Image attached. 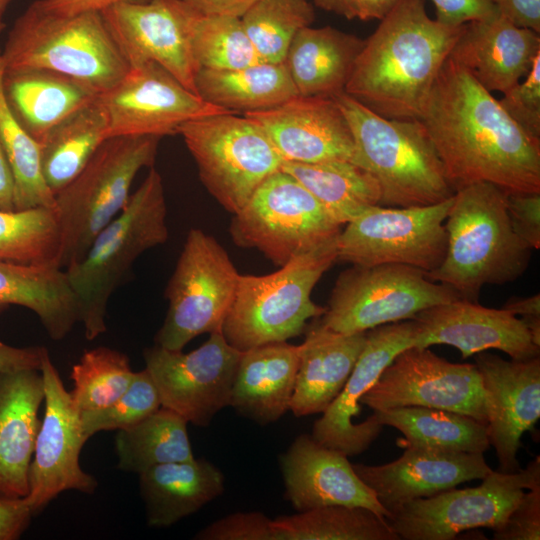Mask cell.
Returning <instances> with one entry per match:
<instances>
[{
    "label": "cell",
    "instance_id": "obj_1",
    "mask_svg": "<svg viewBox=\"0 0 540 540\" xmlns=\"http://www.w3.org/2000/svg\"><path fill=\"white\" fill-rule=\"evenodd\" d=\"M417 120L454 191L486 182L506 193L540 192V141L450 56Z\"/></svg>",
    "mask_w": 540,
    "mask_h": 540
},
{
    "label": "cell",
    "instance_id": "obj_2",
    "mask_svg": "<svg viewBox=\"0 0 540 540\" xmlns=\"http://www.w3.org/2000/svg\"><path fill=\"white\" fill-rule=\"evenodd\" d=\"M356 58L344 92L390 119H418L465 25L429 17L425 0H399Z\"/></svg>",
    "mask_w": 540,
    "mask_h": 540
},
{
    "label": "cell",
    "instance_id": "obj_3",
    "mask_svg": "<svg viewBox=\"0 0 540 540\" xmlns=\"http://www.w3.org/2000/svg\"><path fill=\"white\" fill-rule=\"evenodd\" d=\"M445 228L444 259L426 274L464 300L477 302L485 285L513 282L529 266L532 249L512 227L506 192L493 184L475 183L455 191Z\"/></svg>",
    "mask_w": 540,
    "mask_h": 540
},
{
    "label": "cell",
    "instance_id": "obj_4",
    "mask_svg": "<svg viewBox=\"0 0 540 540\" xmlns=\"http://www.w3.org/2000/svg\"><path fill=\"white\" fill-rule=\"evenodd\" d=\"M350 127L355 164L379 184V205L427 206L455 193L424 126L417 119L385 118L340 92L331 96Z\"/></svg>",
    "mask_w": 540,
    "mask_h": 540
},
{
    "label": "cell",
    "instance_id": "obj_5",
    "mask_svg": "<svg viewBox=\"0 0 540 540\" xmlns=\"http://www.w3.org/2000/svg\"><path fill=\"white\" fill-rule=\"evenodd\" d=\"M166 218L162 178L151 167L122 211L94 237L83 258L64 269L88 340L106 331L110 297L136 259L167 241Z\"/></svg>",
    "mask_w": 540,
    "mask_h": 540
},
{
    "label": "cell",
    "instance_id": "obj_6",
    "mask_svg": "<svg viewBox=\"0 0 540 540\" xmlns=\"http://www.w3.org/2000/svg\"><path fill=\"white\" fill-rule=\"evenodd\" d=\"M1 56L5 70L48 69L80 80L101 94L129 70L101 12L63 16L35 2L14 22Z\"/></svg>",
    "mask_w": 540,
    "mask_h": 540
},
{
    "label": "cell",
    "instance_id": "obj_7",
    "mask_svg": "<svg viewBox=\"0 0 540 540\" xmlns=\"http://www.w3.org/2000/svg\"><path fill=\"white\" fill-rule=\"evenodd\" d=\"M336 243L297 256L273 273L240 275L221 329L226 341L244 352L297 337L309 319L321 317L325 308L312 301L311 293L337 261Z\"/></svg>",
    "mask_w": 540,
    "mask_h": 540
},
{
    "label": "cell",
    "instance_id": "obj_8",
    "mask_svg": "<svg viewBox=\"0 0 540 540\" xmlns=\"http://www.w3.org/2000/svg\"><path fill=\"white\" fill-rule=\"evenodd\" d=\"M159 140L157 136L109 137L55 194L61 269L79 262L94 237L122 211L137 173L152 167Z\"/></svg>",
    "mask_w": 540,
    "mask_h": 540
},
{
    "label": "cell",
    "instance_id": "obj_9",
    "mask_svg": "<svg viewBox=\"0 0 540 540\" xmlns=\"http://www.w3.org/2000/svg\"><path fill=\"white\" fill-rule=\"evenodd\" d=\"M229 232L237 246L255 248L281 267L335 241L341 225L301 183L280 169L233 214Z\"/></svg>",
    "mask_w": 540,
    "mask_h": 540
},
{
    "label": "cell",
    "instance_id": "obj_10",
    "mask_svg": "<svg viewBox=\"0 0 540 540\" xmlns=\"http://www.w3.org/2000/svg\"><path fill=\"white\" fill-rule=\"evenodd\" d=\"M237 113L195 119L178 128L209 193L231 214L281 169V158L265 131Z\"/></svg>",
    "mask_w": 540,
    "mask_h": 540
},
{
    "label": "cell",
    "instance_id": "obj_11",
    "mask_svg": "<svg viewBox=\"0 0 540 540\" xmlns=\"http://www.w3.org/2000/svg\"><path fill=\"white\" fill-rule=\"evenodd\" d=\"M462 299L425 271L401 264L352 265L337 277L319 322L343 334L412 320L429 307Z\"/></svg>",
    "mask_w": 540,
    "mask_h": 540
},
{
    "label": "cell",
    "instance_id": "obj_12",
    "mask_svg": "<svg viewBox=\"0 0 540 540\" xmlns=\"http://www.w3.org/2000/svg\"><path fill=\"white\" fill-rule=\"evenodd\" d=\"M240 275L214 237L191 229L165 290L169 306L155 344L182 350L201 334L221 332Z\"/></svg>",
    "mask_w": 540,
    "mask_h": 540
},
{
    "label": "cell",
    "instance_id": "obj_13",
    "mask_svg": "<svg viewBox=\"0 0 540 540\" xmlns=\"http://www.w3.org/2000/svg\"><path fill=\"white\" fill-rule=\"evenodd\" d=\"M538 484L539 456L516 472L492 470L476 487H455L407 502L390 511L385 519L399 539L404 540H452L466 530H496L504 524L524 490Z\"/></svg>",
    "mask_w": 540,
    "mask_h": 540
},
{
    "label": "cell",
    "instance_id": "obj_14",
    "mask_svg": "<svg viewBox=\"0 0 540 540\" xmlns=\"http://www.w3.org/2000/svg\"><path fill=\"white\" fill-rule=\"evenodd\" d=\"M453 196L427 206L375 205L346 224L337 238V261L352 265L401 264L426 273L443 261L445 219Z\"/></svg>",
    "mask_w": 540,
    "mask_h": 540
},
{
    "label": "cell",
    "instance_id": "obj_15",
    "mask_svg": "<svg viewBox=\"0 0 540 540\" xmlns=\"http://www.w3.org/2000/svg\"><path fill=\"white\" fill-rule=\"evenodd\" d=\"M360 403L374 410L422 406L453 411L487 424L486 398L475 364L452 363L429 347L398 353Z\"/></svg>",
    "mask_w": 540,
    "mask_h": 540
},
{
    "label": "cell",
    "instance_id": "obj_16",
    "mask_svg": "<svg viewBox=\"0 0 540 540\" xmlns=\"http://www.w3.org/2000/svg\"><path fill=\"white\" fill-rule=\"evenodd\" d=\"M242 353L226 341L222 332H213L189 353L155 344L144 350L143 357L161 407L188 423L206 427L220 410L230 405Z\"/></svg>",
    "mask_w": 540,
    "mask_h": 540
},
{
    "label": "cell",
    "instance_id": "obj_17",
    "mask_svg": "<svg viewBox=\"0 0 540 540\" xmlns=\"http://www.w3.org/2000/svg\"><path fill=\"white\" fill-rule=\"evenodd\" d=\"M40 372L45 412L35 441L29 492L25 497L34 514L64 491L93 494L98 486L96 478L80 466V452L88 438L82 430L81 413L74 407L48 351Z\"/></svg>",
    "mask_w": 540,
    "mask_h": 540
},
{
    "label": "cell",
    "instance_id": "obj_18",
    "mask_svg": "<svg viewBox=\"0 0 540 540\" xmlns=\"http://www.w3.org/2000/svg\"><path fill=\"white\" fill-rule=\"evenodd\" d=\"M109 136L172 135L191 120L235 113L211 104L154 62L130 66L126 75L100 95Z\"/></svg>",
    "mask_w": 540,
    "mask_h": 540
},
{
    "label": "cell",
    "instance_id": "obj_19",
    "mask_svg": "<svg viewBox=\"0 0 540 540\" xmlns=\"http://www.w3.org/2000/svg\"><path fill=\"white\" fill-rule=\"evenodd\" d=\"M100 12L129 67L154 62L197 94L191 36L198 11L183 0H145Z\"/></svg>",
    "mask_w": 540,
    "mask_h": 540
},
{
    "label": "cell",
    "instance_id": "obj_20",
    "mask_svg": "<svg viewBox=\"0 0 540 540\" xmlns=\"http://www.w3.org/2000/svg\"><path fill=\"white\" fill-rule=\"evenodd\" d=\"M418 327L406 320L375 327L366 332V342L343 389L313 425L311 436L320 444L347 456L367 450L383 426L374 415L360 423V399L377 382L382 371L404 349L415 346Z\"/></svg>",
    "mask_w": 540,
    "mask_h": 540
},
{
    "label": "cell",
    "instance_id": "obj_21",
    "mask_svg": "<svg viewBox=\"0 0 540 540\" xmlns=\"http://www.w3.org/2000/svg\"><path fill=\"white\" fill-rule=\"evenodd\" d=\"M475 356L487 409V433L501 472L520 470L517 453L540 417V357L505 360L487 351Z\"/></svg>",
    "mask_w": 540,
    "mask_h": 540
},
{
    "label": "cell",
    "instance_id": "obj_22",
    "mask_svg": "<svg viewBox=\"0 0 540 540\" xmlns=\"http://www.w3.org/2000/svg\"><path fill=\"white\" fill-rule=\"evenodd\" d=\"M412 320L418 327L417 347L450 345L464 359L489 349L500 350L514 360L540 355V346L523 321L504 308L457 299L422 310Z\"/></svg>",
    "mask_w": 540,
    "mask_h": 540
},
{
    "label": "cell",
    "instance_id": "obj_23",
    "mask_svg": "<svg viewBox=\"0 0 540 540\" xmlns=\"http://www.w3.org/2000/svg\"><path fill=\"white\" fill-rule=\"evenodd\" d=\"M244 116L267 134L284 161L355 163V145L348 122L332 97L297 96L280 105Z\"/></svg>",
    "mask_w": 540,
    "mask_h": 540
},
{
    "label": "cell",
    "instance_id": "obj_24",
    "mask_svg": "<svg viewBox=\"0 0 540 540\" xmlns=\"http://www.w3.org/2000/svg\"><path fill=\"white\" fill-rule=\"evenodd\" d=\"M359 478L388 511L427 498L471 480H482L492 469L483 453L405 447L396 460L382 465L352 464Z\"/></svg>",
    "mask_w": 540,
    "mask_h": 540
},
{
    "label": "cell",
    "instance_id": "obj_25",
    "mask_svg": "<svg viewBox=\"0 0 540 540\" xmlns=\"http://www.w3.org/2000/svg\"><path fill=\"white\" fill-rule=\"evenodd\" d=\"M285 496L299 512L332 505L364 507L386 518L389 512L359 478L343 452L311 435L298 436L281 457Z\"/></svg>",
    "mask_w": 540,
    "mask_h": 540
},
{
    "label": "cell",
    "instance_id": "obj_26",
    "mask_svg": "<svg viewBox=\"0 0 540 540\" xmlns=\"http://www.w3.org/2000/svg\"><path fill=\"white\" fill-rule=\"evenodd\" d=\"M540 54V34L499 12L467 23L450 57L489 92L505 93L530 71Z\"/></svg>",
    "mask_w": 540,
    "mask_h": 540
},
{
    "label": "cell",
    "instance_id": "obj_27",
    "mask_svg": "<svg viewBox=\"0 0 540 540\" xmlns=\"http://www.w3.org/2000/svg\"><path fill=\"white\" fill-rule=\"evenodd\" d=\"M44 401L40 370L0 373V493L26 497Z\"/></svg>",
    "mask_w": 540,
    "mask_h": 540
},
{
    "label": "cell",
    "instance_id": "obj_28",
    "mask_svg": "<svg viewBox=\"0 0 540 540\" xmlns=\"http://www.w3.org/2000/svg\"><path fill=\"white\" fill-rule=\"evenodd\" d=\"M301 349L283 341L244 351L229 406L260 425L281 418L290 409Z\"/></svg>",
    "mask_w": 540,
    "mask_h": 540
},
{
    "label": "cell",
    "instance_id": "obj_29",
    "mask_svg": "<svg viewBox=\"0 0 540 540\" xmlns=\"http://www.w3.org/2000/svg\"><path fill=\"white\" fill-rule=\"evenodd\" d=\"M366 342V332L343 334L319 321L307 330L290 409L296 417L323 413L343 389Z\"/></svg>",
    "mask_w": 540,
    "mask_h": 540
},
{
    "label": "cell",
    "instance_id": "obj_30",
    "mask_svg": "<svg viewBox=\"0 0 540 540\" xmlns=\"http://www.w3.org/2000/svg\"><path fill=\"white\" fill-rule=\"evenodd\" d=\"M2 88L9 109L39 144L60 122L101 95L80 80L42 68L4 69Z\"/></svg>",
    "mask_w": 540,
    "mask_h": 540
},
{
    "label": "cell",
    "instance_id": "obj_31",
    "mask_svg": "<svg viewBox=\"0 0 540 540\" xmlns=\"http://www.w3.org/2000/svg\"><path fill=\"white\" fill-rule=\"evenodd\" d=\"M222 471L205 459L157 465L139 474L146 521L166 528L197 512L224 491Z\"/></svg>",
    "mask_w": 540,
    "mask_h": 540
},
{
    "label": "cell",
    "instance_id": "obj_32",
    "mask_svg": "<svg viewBox=\"0 0 540 540\" xmlns=\"http://www.w3.org/2000/svg\"><path fill=\"white\" fill-rule=\"evenodd\" d=\"M363 43L330 26L302 28L284 60L298 95L331 97L343 92Z\"/></svg>",
    "mask_w": 540,
    "mask_h": 540
},
{
    "label": "cell",
    "instance_id": "obj_33",
    "mask_svg": "<svg viewBox=\"0 0 540 540\" xmlns=\"http://www.w3.org/2000/svg\"><path fill=\"white\" fill-rule=\"evenodd\" d=\"M12 305L33 311L54 340L79 322L75 295L59 267L0 261V314Z\"/></svg>",
    "mask_w": 540,
    "mask_h": 540
},
{
    "label": "cell",
    "instance_id": "obj_34",
    "mask_svg": "<svg viewBox=\"0 0 540 540\" xmlns=\"http://www.w3.org/2000/svg\"><path fill=\"white\" fill-rule=\"evenodd\" d=\"M195 84L202 99L235 113L268 109L299 96L284 62L232 70L200 68Z\"/></svg>",
    "mask_w": 540,
    "mask_h": 540
},
{
    "label": "cell",
    "instance_id": "obj_35",
    "mask_svg": "<svg viewBox=\"0 0 540 540\" xmlns=\"http://www.w3.org/2000/svg\"><path fill=\"white\" fill-rule=\"evenodd\" d=\"M281 170L301 183L340 225L380 203L381 191L374 176L351 161H284Z\"/></svg>",
    "mask_w": 540,
    "mask_h": 540
},
{
    "label": "cell",
    "instance_id": "obj_36",
    "mask_svg": "<svg viewBox=\"0 0 540 540\" xmlns=\"http://www.w3.org/2000/svg\"><path fill=\"white\" fill-rule=\"evenodd\" d=\"M373 415L383 427H394L404 435L398 442L404 448L467 453H484L490 448L486 424L453 411L406 406L374 410Z\"/></svg>",
    "mask_w": 540,
    "mask_h": 540
},
{
    "label": "cell",
    "instance_id": "obj_37",
    "mask_svg": "<svg viewBox=\"0 0 540 540\" xmlns=\"http://www.w3.org/2000/svg\"><path fill=\"white\" fill-rule=\"evenodd\" d=\"M109 136L100 96L55 126L40 143L43 177L54 193L65 187Z\"/></svg>",
    "mask_w": 540,
    "mask_h": 540
},
{
    "label": "cell",
    "instance_id": "obj_38",
    "mask_svg": "<svg viewBox=\"0 0 540 540\" xmlns=\"http://www.w3.org/2000/svg\"><path fill=\"white\" fill-rule=\"evenodd\" d=\"M187 424L177 413L160 407L137 424L117 430V468L139 475L157 465L194 459Z\"/></svg>",
    "mask_w": 540,
    "mask_h": 540
},
{
    "label": "cell",
    "instance_id": "obj_39",
    "mask_svg": "<svg viewBox=\"0 0 540 540\" xmlns=\"http://www.w3.org/2000/svg\"><path fill=\"white\" fill-rule=\"evenodd\" d=\"M275 540H399L384 517L364 507L332 505L273 519Z\"/></svg>",
    "mask_w": 540,
    "mask_h": 540
},
{
    "label": "cell",
    "instance_id": "obj_40",
    "mask_svg": "<svg viewBox=\"0 0 540 540\" xmlns=\"http://www.w3.org/2000/svg\"><path fill=\"white\" fill-rule=\"evenodd\" d=\"M60 251L56 209L0 210V261L59 267Z\"/></svg>",
    "mask_w": 540,
    "mask_h": 540
},
{
    "label": "cell",
    "instance_id": "obj_41",
    "mask_svg": "<svg viewBox=\"0 0 540 540\" xmlns=\"http://www.w3.org/2000/svg\"><path fill=\"white\" fill-rule=\"evenodd\" d=\"M3 74L0 48V139L14 177L15 210L55 209V195L42 173L40 144L26 132L9 109L2 88Z\"/></svg>",
    "mask_w": 540,
    "mask_h": 540
},
{
    "label": "cell",
    "instance_id": "obj_42",
    "mask_svg": "<svg viewBox=\"0 0 540 540\" xmlns=\"http://www.w3.org/2000/svg\"><path fill=\"white\" fill-rule=\"evenodd\" d=\"M308 0H257L240 17L262 62H284L296 34L314 21Z\"/></svg>",
    "mask_w": 540,
    "mask_h": 540
},
{
    "label": "cell",
    "instance_id": "obj_43",
    "mask_svg": "<svg viewBox=\"0 0 540 540\" xmlns=\"http://www.w3.org/2000/svg\"><path fill=\"white\" fill-rule=\"evenodd\" d=\"M134 374L126 354L104 346L86 350L72 366L71 401L80 413L103 409L128 389Z\"/></svg>",
    "mask_w": 540,
    "mask_h": 540
},
{
    "label": "cell",
    "instance_id": "obj_44",
    "mask_svg": "<svg viewBox=\"0 0 540 540\" xmlns=\"http://www.w3.org/2000/svg\"><path fill=\"white\" fill-rule=\"evenodd\" d=\"M191 41L199 69L232 70L262 62L240 17L198 13Z\"/></svg>",
    "mask_w": 540,
    "mask_h": 540
},
{
    "label": "cell",
    "instance_id": "obj_45",
    "mask_svg": "<svg viewBox=\"0 0 540 540\" xmlns=\"http://www.w3.org/2000/svg\"><path fill=\"white\" fill-rule=\"evenodd\" d=\"M161 407L158 391L146 369L135 372L128 389L109 406L81 413L85 436L131 427Z\"/></svg>",
    "mask_w": 540,
    "mask_h": 540
},
{
    "label": "cell",
    "instance_id": "obj_46",
    "mask_svg": "<svg viewBox=\"0 0 540 540\" xmlns=\"http://www.w3.org/2000/svg\"><path fill=\"white\" fill-rule=\"evenodd\" d=\"M499 101L510 118L531 138L540 141V54L528 74Z\"/></svg>",
    "mask_w": 540,
    "mask_h": 540
},
{
    "label": "cell",
    "instance_id": "obj_47",
    "mask_svg": "<svg viewBox=\"0 0 540 540\" xmlns=\"http://www.w3.org/2000/svg\"><path fill=\"white\" fill-rule=\"evenodd\" d=\"M197 540H275L273 519L257 511L227 515L200 530Z\"/></svg>",
    "mask_w": 540,
    "mask_h": 540
},
{
    "label": "cell",
    "instance_id": "obj_48",
    "mask_svg": "<svg viewBox=\"0 0 540 540\" xmlns=\"http://www.w3.org/2000/svg\"><path fill=\"white\" fill-rule=\"evenodd\" d=\"M493 538L496 540L540 539V484L523 493L504 524L494 530Z\"/></svg>",
    "mask_w": 540,
    "mask_h": 540
},
{
    "label": "cell",
    "instance_id": "obj_49",
    "mask_svg": "<svg viewBox=\"0 0 540 540\" xmlns=\"http://www.w3.org/2000/svg\"><path fill=\"white\" fill-rule=\"evenodd\" d=\"M507 212L515 233L531 248H540V192L506 193Z\"/></svg>",
    "mask_w": 540,
    "mask_h": 540
},
{
    "label": "cell",
    "instance_id": "obj_50",
    "mask_svg": "<svg viewBox=\"0 0 540 540\" xmlns=\"http://www.w3.org/2000/svg\"><path fill=\"white\" fill-rule=\"evenodd\" d=\"M436 8V21L449 27H459L479 21L498 12L491 0H431Z\"/></svg>",
    "mask_w": 540,
    "mask_h": 540
},
{
    "label": "cell",
    "instance_id": "obj_51",
    "mask_svg": "<svg viewBox=\"0 0 540 540\" xmlns=\"http://www.w3.org/2000/svg\"><path fill=\"white\" fill-rule=\"evenodd\" d=\"M34 512L25 497L0 493V540H17L28 529Z\"/></svg>",
    "mask_w": 540,
    "mask_h": 540
},
{
    "label": "cell",
    "instance_id": "obj_52",
    "mask_svg": "<svg viewBox=\"0 0 540 540\" xmlns=\"http://www.w3.org/2000/svg\"><path fill=\"white\" fill-rule=\"evenodd\" d=\"M47 351L43 346L15 347L0 341V373L22 369L40 370Z\"/></svg>",
    "mask_w": 540,
    "mask_h": 540
},
{
    "label": "cell",
    "instance_id": "obj_53",
    "mask_svg": "<svg viewBox=\"0 0 540 540\" xmlns=\"http://www.w3.org/2000/svg\"><path fill=\"white\" fill-rule=\"evenodd\" d=\"M498 12L519 27L540 33V0H491Z\"/></svg>",
    "mask_w": 540,
    "mask_h": 540
},
{
    "label": "cell",
    "instance_id": "obj_54",
    "mask_svg": "<svg viewBox=\"0 0 540 540\" xmlns=\"http://www.w3.org/2000/svg\"><path fill=\"white\" fill-rule=\"evenodd\" d=\"M502 308L515 316L520 315V319L529 330L534 342L540 346V294L512 297L506 301Z\"/></svg>",
    "mask_w": 540,
    "mask_h": 540
},
{
    "label": "cell",
    "instance_id": "obj_55",
    "mask_svg": "<svg viewBox=\"0 0 540 540\" xmlns=\"http://www.w3.org/2000/svg\"><path fill=\"white\" fill-rule=\"evenodd\" d=\"M145 0H36L41 9L57 15H75L88 11H102L105 8L123 2Z\"/></svg>",
    "mask_w": 540,
    "mask_h": 540
},
{
    "label": "cell",
    "instance_id": "obj_56",
    "mask_svg": "<svg viewBox=\"0 0 540 540\" xmlns=\"http://www.w3.org/2000/svg\"><path fill=\"white\" fill-rule=\"evenodd\" d=\"M204 15L241 17L257 0H183Z\"/></svg>",
    "mask_w": 540,
    "mask_h": 540
},
{
    "label": "cell",
    "instance_id": "obj_57",
    "mask_svg": "<svg viewBox=\"0 0 540 540\" xmlns=\"http://www.w3.org/2000/svg\"><path fill=\"white\" fill-rule=\"evenodd\" d=\"M0 210H15V185L13 173L0 139Z\"/></svg>",
    "mask_w": 540,
    "mask_h": 540
},
{
    "label": "cell",
    "instance_id": "obj_58",
    "mask_svg": "<svg viewBox=\"0 0 540 540\" xmlns=\"http://www.w3.org/2000/svg\"><path fill=\"white\" fill-rule=\"evenodd\" d=\"M399 0H353L354 18L362 21L383 19Z\"/></svg>",
    "mask_w": 540,
    "mask_h": 540
},
{
    "label": "cell",
    "instance_id": "obj_59",
    "mask_svg": "<svg viewBox=\"0 0 540 540\" xmlns=\"http://www.w3.org/2000/svg\"><path fill=\"white\" fill-rule=\"evenodd\" d=\"M315 5L325 11L332 12L347 18L354 19L353 0H313Z\"/></svg>",
    "mask_w": 540,
    "mask_h": 540
},
{
    "label": "cell",
    "instance_id": "obj_60",
    "mask_svg": "<svg viewBox=\"0 0 540 540\" xmlns=\"http://www.w3.org/2000/svg\"><path fill=\"white\" fill-rule=\"evenodd\" d=\"M11 1L12 0H0V20H2V15Z\"/></svg>",
    "mask_w": 540,
    "mask_h": 540
},
{
    "label": "cell",
    "instance_id": "obj_61",
    "mask_svg": "<svg viewBox=\"0 0 540 540\" xmlns=\"http://www.w3.org/2000/svg\"><path fill=\"white\" fill-rule=\"evenodd\" d=\"M6 27L5 23L0 20V33L4 30V28Z\"/></svg>",
    "mask_w": 540,
    "mask_h": 540
}]
</instances>
